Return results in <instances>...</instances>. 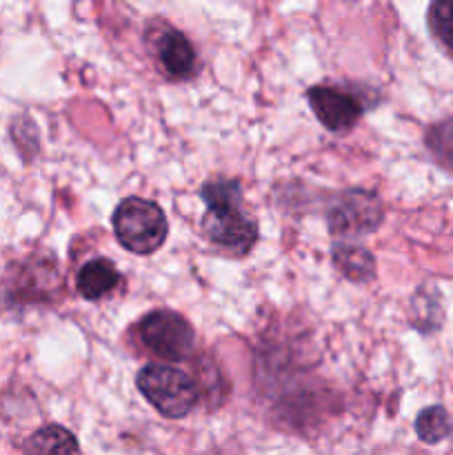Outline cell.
<instances>
[{
	"mask_svg": "<svg viewBox=\"0 0 453 455\" xmlns=\"http://www.w3.org/2000/svg\"><path fill=\"white\" fill-rule=\"evenodd\" d=\"M114 231L124 249L140 256L158 251L169 234L163 209L145 198H124L114 212Z\"/></svg>",
	"mask_w": 453,
	"mask_h": 455,
	"instance_id": "2",
	"label": "cell"
},
{
	"mask_svg": "<svg viewBox=\"0 0 453 455\" xmlns=\"http://www.w3.org/2000/svg\"><path fill=\"white\" fill-rule=\"evenodd\" d=\"M382 222V204L376 194L367 191H346L338 198V203L329 213L331 234L338 235H360L371 234Z\"/></svg>",
	"mask_w": 453,
	"mask_h": 455,
	"instance_id": "5",
	"label": "cell"
},
{
	"mask_svg": "<svg viewBox=\"0 0 453 455\" xmlns=\"http://www.w3.org/2000/svg\"><path fill=\"white\" fill-rule=\"evenodd\" d=\"M429 147L447 167L453 169V123H444L429 133Z\"/></svg>",
	"mask_w": 453,
	"mask_h": 455,
	"instance_id": "13",
	"label": "cell"
},
{
	"mask_svg": "<svg viewBox=\"0 0 453 455\" xmlns=\"http://www.w3.org/2000/svg\"><path fill=\"white\" fill-rule=\"evenodd\" d=\"M207 213L203 218L204 235L218 247L247 253L258 240V225L242 209V189L235 180H216L203 187Z\"/></svg>",
	"mask_w": 453,
	"mask_h": 455,
	"instance_id": "1",
	"label": "cell"
},
{
	"mask_svg": "<svg viewBox=\"0 0 453 455\" xmlns=\"http://www.w3.org/2000/svg\"><path fill=\"white\" fill-rule=\"evenodd\" d=\"M120 283V274L114 267V262L107 260V258H96V260H89L87 265H83V269L78 271V284L80 296L87 298V300H100L102 296H107L109 291H114Z\"/></svg>",
	"mask_w": 453,
	"mask_h": 455,
	"instance_id": "8",
	"label": "cell"
},
{
	"mask_svg": "<svg viewBox=\"0 0 453 455\" xmlns=\"http://www.w3.org/2000/svg\"><path fill=\"white\" fill-rule=\"evenodd\" d=\"M140 394L163 416L185 418L198 403V387L185 371L167 364H147L136 378Z\"/></svg>",
	"mask_w": 453,
	"mask_h": 455,
	"instance_id": "3",
	"label": "cell"
},
{
	"mask_svg": "<svg viewBox=\"0 0 453 455\" xmlns=\"http://www.w3.org/2000/svg\"><path fill=\"white\" fill-rule=\"evenodd\" d=\"M429 27L435 38L453 53V0H438L431 4Z\"/></svg>",
	"mask_w": 453,
	"mask_h": 455,
	"instance_id": "12",
	"label": "cell"
},
{
	"mask_svg": "<svg viewBox=\"0 0 453 455\" xmlns=\"http://www.w3.org/2000/svg\"><path fill=\"white\" fill-rule=\"evenodd\" d=\"M309 105L315 118L329 129V132H345L362 114V107L351 93L333 87H314L306 93Z\"/></svg>",
	"mask_w": 453,
	"mask_h": 455,
	"instance_id": "6",
	"label": "cell"
},
{
	"mask_svg": "<svg viewBox=\"0 0 453 455\" xmlns=\"http://www.w3.org/2000/svg\"><path fill=\"white\" fill-rule=\"evenodd\" d=\"M155 56L169 78L189 80L195 74V52L189 40L176 29H167L155 38Z\"/></svg>",
	"mask_w": 453,
	"mask_h": 455,
	"instance_id": "7",
	"label": "cell"
},
{
	"mask_svg": "<svg viewBox=\"0 0 453 455\" xmlns=\"http://www.w3.org/2000/svg\"><path fill=\"white\" fill-rule=\"evenodd\" d=\"M138 331L147 349L164 360L180 363L194 351V329L180 314L173 311H154L145 315Z\"/></svg>",
	"mask_w": 453,
	"mask_h": 455,
	"instance_id": "4",
	"label": "cell"
},
{
	"mask_svg": "<svg viewBox=\"0 0 453 455\" xmlns=\"http://www.w3.org/2000/svg\"><path fill=\"white\" fill-rule=\"evenodd\" d=\"M333 260H336L338 269L351 280H367L373 275V256L369 251H364L362 247L338 244L333 249Z\"/></svg>",
	"mask_w": 453,
	"mask_h": 455,
	"instance_id": "10",
	"label": "cell"
},
{
	"mask_svg": "<svg viewBox=\"0 0 453 455\" xmlns=\"http://www.w3.org/2000/svg\"><path fill=\"white\" fill-rule=\"evenodd\" d=\"M25 455H83L78 440L65 427L49 425L36 431L25 444Z\"/></svg>",
	"mask_w": 453,
	"mask_h": 455,
	"instance_id": "9",
	"label": "cell"
},
{
	"mask_svg": "<svg viewBox=\"0 0 453 455\" xmlns=\"http://www.w3.org/2000/svg\"><path fill=\"white\" fill-rule=\"evenodd\" d=\"M416 434L422 443L435 444L451 434V418L444 407H429L417 416Z\"/></svg>",
	"mask_w": 453,
	"mask_h": 455,
	"instance_id": "11",
	"label": "cell"
}]
</instances>
